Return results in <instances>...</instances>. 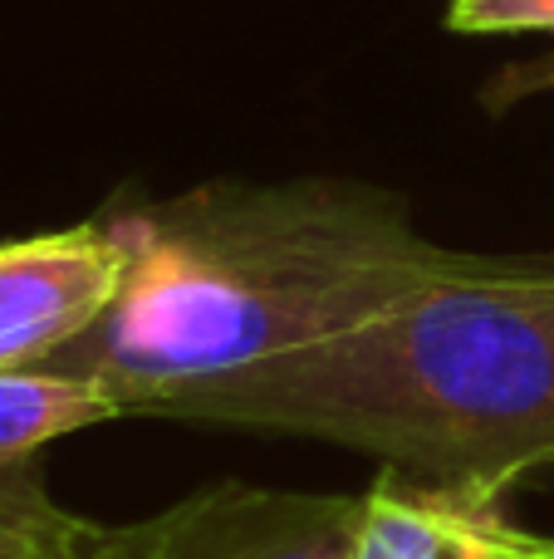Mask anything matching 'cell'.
Listing matches in <instances>:
<instances>
[{"label": "cell", "mask_w": 554, "mask_h": 559, "mask_svg": "<svg viewBox=\"0 0 554 559\" xmlns=\"http://www.w3.org/2000/svg\"><path fill=\"white\" fill-rule=\"evenodd\" d=\"M545 88H554V55L540 59V64L516 69V74L506 79V94H510V98H520V94H545Z\"/></svg>", "instance_id": "9c48e42d"}, {"label": "cell", "mask_w": 554, "mask_h": 559, "mask_svg": "<svg viewBox=\"0 0 554 559\" xmlns=\"http://www.w3.org/2000/svg\"><path fill=\"white\" fill-rule=\"evenodd\" d=\"M128 275L108 216L0 241V368H29L98 324Z\"/></svg>", "instance_id": "277c9868"}, {"label": "cell", "mask_w": 554, "mask_h": 559, "mask_svg": "<svg viewBox=\"0 0 554 559\" xmlns=\"http://www.w3.org/2000/svg\"><path fill=\"white\" fill-rule=\"evenodd\" d=\"M363 496L216 481L133 525H98V559H353Z\"/></svg>", "instance_id": "3957f363"}, {"label": "cell", "mask_w": 554, "mask_h": 559, "mask_svg": "<svg viewBox=\"0 0 554 559\" xmlns=\"http://www.w3.org/2000/svg\"><path fill=\"white\" fill-rule=\"evenodd\" d=\"M118 403L104 383L49 364L0 368V466L39 456L49 442L94 423H113Z\"/></svg>", "instance_id": "8992f818"}, {"label": "cell", "mask_w": 554, "mask_h": 559, "mask_svg": "<svg viewBox=\"0 0 554 559\" xmlns=\"http://www.w3.org/2000/svg\"><path fill=\"white\" fill-rule=\"evenodd\" d=\"M516 559H554V540H545V535H540V540L530 545V550H520Z\"/></svg>", "instance_id": "30bf717a"}, {"label": "cell", "mask_w": 554, "mask_h": 559, "mask_svg": "<svg viewBox=\"0 0 554 559\" xmlns=\"http://www.w3.org/2000/svg\"><path fill=\"white\" fill-rule=\"evenodd\" d=\"M0 559H98V521L49 496L39 456L0 466Z\"/></svg>", "instance_id": "52a82bcc"}, {"label": "cell", "mask_w": 554, "mask_h": 559, "mask_svg": "<svg viewBox=\"0 0 554 559\" xmlns=\"http://www.w3.org/2000/svg\"><path fill=\"white\" fill-rule=\"evenodd\" d=\"M451 29L506 35V29H554V0H451Z\"/></svg>", "instance_id": "ba28073f"}, {"label": "cell", "mask_w": 554, "mask_h": 559, "mask_svg": "<svg viewBox=\"0 0 554 559\" xmlns=\"http://www.w3.org/2000/svg\"><path fill=\"white\" fill-rule=\"evenodd\" d=\"M535 540L506 515L501 486L432 481L388 466L363 491L353 559H516Z\"/></svg>", "instance_id": "5b68a950"}, {"label": "cell", "mask_w": 554, "mask_h": 559, "mask_svg": "<svg viewBox=\"0 0 554 559\" xmlns=\"http://www.w3.org/2000/svg\"><path fill=\"white\" fill-rule=\"evenodd\" d=\"M143 417L320 437L510 491L554 466V265L477 255L353 334L172 388Z\"/></svg>", "instance_id": "7a4b0ae2"}, {"label": "cell", "mask_w": 554, "mask_h": 559, "mask_svg": "<svg viewBox=\"0 0 554 559\" xmlns=\"http://www.w3.org/2000/svg\"><path fill=\"white\" fill-rule=\"evenodd\" d=\"M128 275L88 334L45 358L94 378L118 413L353 334L477 255L418 236L393 192L334 177L212 182L108 212Z\"/></svg>", "instance_id": "6da1fadb"}]
</instances>
